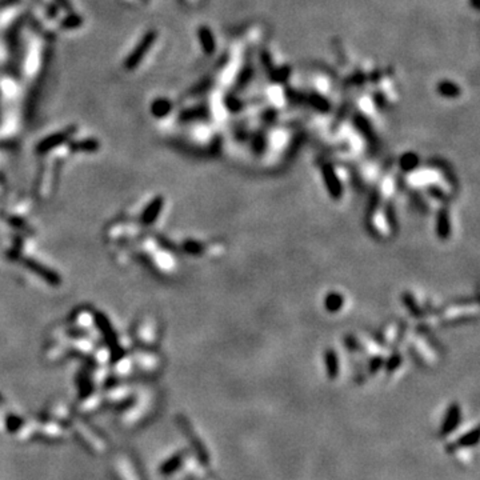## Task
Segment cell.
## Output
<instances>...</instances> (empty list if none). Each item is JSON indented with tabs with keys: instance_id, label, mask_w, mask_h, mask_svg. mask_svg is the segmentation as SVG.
Instances as JSON below:
<instances>
[{
	"instance_id": "6da1fadb",
	"label": "cell",
	"mask_w": 480,
	"mask_h": 480,
	"mask_svg": "<svg viewBox=\"0 0 480 480\" xmlns=\"http://www.w3.org/2000/svg\"><path fill=\"white\" fill-rule=\"evenodd\" d=\"M477 316L476 301H456L447 307L441 308L439 314L425 316V326L436 327L439 324L459 323L463 320H470Z\"/></svg>"
},
{
	"instance_id": "7a4b0ae2",
	"label": "cell",
	"mask_w": 480,
	"mask_h": 480,
	"mask_svg": "<svg viewBox=\"0 0 480 480\" xmlns=\"http://www.w3.org/2000/svg\"><path fill=\"white\" fill-rule=\"evenodd\" d=\"M388 204L389 203L375 199L368 214L369 228L374 235L382 239L389 238L395 231V222H394V216H392Z\"/></svg>"
},
{
	"instance_id": "3957f363",
	"label": "cell",
	"mask_w": 480,
	"mask_h": 480,
	"mask_svg": "<svg viewBox=\"0 0 480 480\" xmlns=\"http://www.w3.org/2000/svg\"><path fill=\"white\" fill-rule=\"evenodd\" d=\"M408 340L412 353L421 364L428 367L436 364L439 360V351L432 344V340L428 337V335L421 332L412 333Z\"/></svg>"
},
{
	"instance_id": "277c9868",
	"label": "cell",
	"mask_w": 480,
	"mask_h": 480,
	"mask_svg": "<svg viewBox=\"0 0 480 480\" xmlns=\"http://www.w3.org/2000/svg\"><path fill=\"white\" fill-rule=\"evenodd\" d=\"M403 332H404V327H403L402 323L391 322V323H388L384 327L379 342L384 347H395L402 339Z\"/></svg>"
},
{
	"instance_id": "5b68a950",
	"label": "cell",
	"mask_w": 480,
	"mask_h": 480,
	"mask_svg": "<svg viewBox=\"0 0 480 480\" xmlns=\"http://www.w3.org/2000/svg\"><path fill=\"white\" fill-rule=\"evenodd\" d=\"M460 420H461L460 405L454 403V404L450 405V408H448L447 412H446V416H445V419H443V423H441L440 434L443 435V436H446V435H450L451 432H454L457 428V425L460 424Z\"/></svg>"
},
{
	"instance_id": "8992f818",
	"label": "cell",
	"mask_w": 480,
	"mask_h": 480,
	"mask_svg": "<svg viewBox=\"0 0 480 480\" xmlns=\"http://www.w3.org/2000/svg\"><path fill=\"white\" fill-rule=\"evenodd\" d=\"M324 362H326V371L328 378L330 379H336L340 372V363L336 351L333 350V348H328L326 351Z\"/></svg>"
},
{
	"instance_id": "52a82bcc",
	"label": "cell",
	"mask_w": 480,
	"mask_h": 480,
	"mask_svg": "<svg viewBox=\"0 0 480 480\" xmlns=\"http://www.w3.org/2000/svg\"><path fill=\"white\" fill-rule=\"evenodd\" d=\"M436 234L439 238L447 239L451 234V219L447 209H440L436 216Z\"/></svg>"
},
{
	"instance_id": "ba28073f",
	"label": "cell",
	"mask_w": 480,
	"mask_h": 480,
	"mask_svg": "<svg viewBox=\"0 0 480 480\" xmlns=\"http://www.w3.org/2000/svg\"><path fill=\"white\" fill-rule=\"evenodd\" d=\"M477 441H479V428L475 427V428H472L471 431H468V432H466L464 435H461V438L457 439L456 443L451 446L450 448H454V447H472V446L477 445Z\"/></svg>"
},
{
	"instance_id": "9c48e42d",
	"label": "cell",
	"mask_w": 480,
	"mask_h": 480,
	"mask_svg": "<svg viewBox=\"0 0 480 480\" xmlns=\"http://www.w3.org/2000/svg\"><path fill=\"white\" fill-rule=\"evenodd\" d=\"M344 306V296L339 292H330L326 297V308L328 312H339Z\"/></svg>"
}]
</instances>
